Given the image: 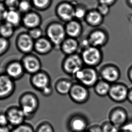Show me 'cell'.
Segmentation results:
<instances>
[{
    "instance_id": "cell-1",
    "label": "cell",
    "mask_w": 132,
    "mask_h": 132,
    "mask_svg": "<svg viewBox=\"0 0 132 132\" xmlns=\"http://www.w3.org/2000/svg\"><path fill=\"white\" fill-rule=\"evenodd\" d=\"M19 107L25 114L26 120L34 117L39 108V100L34 93L26 92L21 95L19 100Z\"/></svg>"
},
{
    "instance_id": "cell-2",
    "label": "cell",
    "mask_w": 132,
    "mask_h": 132,
    "mask_svg": "<svg viewBox=\"0 0 132 132\" xmlns=\"http://www.w3.org/2000/svg\"><path fill=\"white\" fill-rule=\"evenodd\" d=\"M45 32L46 37L53 44L54 48L60 49L67 36L65 26L58 23H54L48 25Z\"/></svg>"
},
{
    "instance_id": "cell-3",
    "label": "cell",
    "mask_w": 132,
    "mask_h": 132,
    "mask_svg": "<svg viewBox=\"0 0 132 132\" xmlns=\"http://www.w3.org/2000/svg\"><path fill=\"white\" fill-rule=\"evenodd\" d=\"M77 82L88 88L94 87L99 80V74L94 67L86 66L74 75Z\"/></svg>"
},
{
    "instance_id": "cell-4",
    "label": "cell",
    "mask_w": 132,
    "mask_h": 132,
    "mask_svg": "<svg viewBox=\"0 0 132 132\" xmlns=\"http://www.w3.org/2000/svg\"><path fill=\"white\" fill-rule=\"evenodd\" d=\"M80 55L84 64L94 68L100 64L103 58L100 48L91 46L83 49Z\"/></svg>"
},
{
    "instance_id": "cell-5",
    "label": "cell",
    "mask_w": 132,
    "mask_h": 132,
    "mask_svg": "<svg viewBox=\"0 0 132 132\" xmlns=\"http://www.w3.org/2000/svg\"><path fill=\"white\" fill-rule=\"evenodd\" d=\"M83 64L80 55L76 53L67 55L62 63V68L65 73L74 76L83 67Z\"/></svg>"
},
{
    "instance_id": "cell-6",
    "label": "cell",
    "mask_w": 132,
    "mask_h": 132,
    "mask_svg": "<svg viewBox=\"0 0 132 132\" xmlns=\"http://www.w3.org/2000/svg\"><path fill=\"white\" fill-rule=\"evenodd\" d=\"M34 42L28 32H20L16 37V45L19 52L26 55L34 51Z\"/></svg>"
},
{
    "instance_id": "cell-7",
    "label": "cell",
    "mask_w": 132,
    "mask_h": 132,
    "mask_svg": "<svg viewBox=\"0 0 132 132\" xmlns=\"http://www.w3.org/2000/svg\"><path fill=\"white\" fill-rule=\"evenodd\" d=\"M20 61L25 73L31 75L42 70L41 61L39 57L33 54L25 55Z\"/></svg>"
},
{
    "instance_id": "cell-8",
    "label": "cell",
    "mask_w": 132,
    "mask_h": 132,
    "mask_svg": "<svg viewBox=\"0 0 132 132\" xmlns=\"http://www.w3.org/2000/svg\"><path fill=\"white\" fill-rule=\"evenodd\" d=\"M68 127L71 132H85L89 127L88 120L82 114H74L68 120Z\"/></svg>"
},
{
    "instance_id": "cell-9",
    "label": "cell",
    "mask_w": 132,
    "mask_h": 132,
    "mask_svg": "<svg viewBox=\"0 0 132 132\" xmlns=\"http://www.w3.org/2000/svg\"><path fill=\"white\" fill-rule=\"evenodd\" d=\"M69 95L74 102L79 104L86 103L89 98L88 88L78 82L73 84Z\"/></svg>"
},
{
    "instance_id": "cell-10",
    "label": "cell",
    "mask_w": 132,
    "mask_h": 132,
    "mask_svg": "<svg viewBox=\"0 0 132 132\" xmlns=\"http://www.w3.org/2000/svg\"><path fill=\"white\" fill-rule=\"evenodd\" d=\"M15 89L14 81L5 73L0 74V100L10 97L14 93Z\"/></svg>"
},
{
    "instance_id": "cell-11",
    "label": "cell",
    "mask_w": 132,
    "mask_h": 132,
    "mask_svg": "<svg viewBox=\"0 0 132 132\" xmlns=\"http://www.w3.org/2000/svg\"><path fill=\"white\" fill-rule=\"evenodd\" d=\"M129 89L125 84L115 83L111 84L109 96L111 100L117 103H122L127 100Z\"/></svg>"
},
{
    "instance_id": "cell-12",
    "label": "cell",
    "mask_w": 132,
    "mask_h": 132,
    "mask_svg": "<svg viewBox=\"0 0 132 132\" xmlns=\"http://www.w3.org/2000/svg\"><path fill=\"white\" fill-rule=\"evenodd\" d=\"M9 125L16 127L25 123L26 120L25 114L19 106H11L5 111Z\"/></svg>"
},
{
    "instance_id": "cell-13",
    "label": "cell",
    "mask_w": 132,
    "mask_h": 132,
    "mask_svg": "<svg viewBox=\"0 0 132 132\" xmlns=\"http://www.w3.org/2000/svg\"><path fill=\"white\" fill-rule=\"evenodd\" d=\"M129 120L127 111L121 107L114 108L109 113V121L120 129Z\"/></svg>"
},
{
    "instance_id": "cell-14",
    "label": "cell",
    "mask_w": 132,
    "mask_h": 132,
    "mask_svg": "<svg viewBox=\"0 0 132 132\" xmlns=\"http://www.w3.org/2000/svg\"><path fill=\"white\" fill-rule=\"evenodd\" d=\"M30 82L33 88L40 92L51 85L50 76L47 72L42 70L31 75Z\"/></svg>"
},
{
    "instance_id": "cell-15",
    "label": "cell",
    "mask_w": 132,
    "mask_h": 132,
    "mask_svg": "<svg viewBox=\"0 0 132 132\" xmlns=\"http://www.w3.org/2000/svg\"><path fill=\"white\" fill-rule=\"evenodd\" d=\"M25 73L20 61H12L5 67V73L14 81L21 79Z\"/></svg>"
},
{
    "instance_id": "cell-16",
    "label": "cell",
    "mask_w": 132,
    "mask_h": 132,
    "mask_svg": "<svg viewBox=\"0 0 132 132\" xmlns=\"http://www.w3.org/2000/svg\"><path fill=\"white\" fill-rule=\"evenodd\" d=\"M100 76L102 79L112 84L116 83L120 79V72L119 68L114 65H106L101 70Z\"/></svg>"
},
{
    "instance_id": "cell-17",
    "label": "cell",
    "mask_w": 132,
    "mask_h": 132,
    "mask_svg": "<svg viewBox=\"0 0 132 132\" xmlns=\"http://www.w3.org/2000/svg\"><path fill=\"white\" fill-rule=\"evenodd\" d=\"M108 38L107 33L102 29H98L91 32L87 39L91 46L100 48L107 43Z\"/></svg>"
},
{
    "instance_id": "cell-18",
    "label": "cell",
    "mask_w": 132,
    "mask_h": 132,
    "mask_svg": "<svg viewBox=\"0 0 132 132\" xmlns=\"http://www.w3.org/2000/svg\"><path fill=\"white\" fill-rule=\"evenodd\" d=\"M53 49L54 45L46 36L35 41L34 51L40 55H46L52 52Z\"/></svg>"
},
{
    "instance_id": "cell-19",
    "label": "cell",
    "mask_w": 132,
    "mask_h": 132,
    "mask_svg": "<svg viewBox=\"0 0 132 132\" xmlns=\"http://www.w3.org/2000/svg\"><path fill=\"white\" fill-rule=\"evenodd\" d=\"M80 47V44L77 39L68 37L66 38L60 46V49L66 55L77 53Z\"/></svg>"
},
{
    "instance_id": "cell-20",
    "label": "cell",
    "mask_w": 132,
    "mask_h": 132,
    "mask_svg": "<svg viewBox=\"0 0 132 132\" xmlns=\"http://www.w3.org/2000/svg\"><path fill=\"white\" fill-rule=\"evenodd\" d=\"M65 28L68 37L77 39L82 34V25L77 21L72 20L68 22L65 26Z\"/></svg>"
},
{
    "instance_id": "cell-21",
    "label": "cell",
    "mask_w": 132,
    "mask_h": 132,
    "mask_svg": "<svg viewBox=\"0 0 132 132\" xmlns=\"http://www.w3.org/2000/svg\"><path fill=\"white\" fill-rule=\"evenodd\" d=\"M74 11L71 5L68 4H63L59 6L57 12L60 18L68 23L74 18Z\"/></svg>"
},
{
    "instance_id": "cell-22",
    "label": "cell",
    "mask_w": 132,
    "mask_h": 132,
    "mask_svg": "<svg viewBox=\"0 0 132 132\" xmlns=\"http://www.w3.org/2000/svg\"><path fill=\"white\" fill-rule=\"evenodd\" d=\"M24 27L29 30L39 27L41 20L39 16L34 13H29L25 15L22 20Z\"/></svg>"
},
{
    "instance_id": "cell-23",
    "label": "cell",
    "mask_w": 132,
    "mask_h": 132,
    "mask_svg": "<svg viewBox=\"0 0 132 132\" xmlns=\"http://www.w3.org/2000/svg\"><path fill=\"white\" fill-rule=\"evenodd\" d=\"M73 84L65 79H59L55 84V89L57 93L63 96L69 95Z\"/></svg>"
},
{
    "instance_id": "cell-24",
    "label": "cell",
    "mask_w": 132,
    "mask_h": 132,
    "mask_svg": "<svg viewBox=\"0 0 132 132\" xmlns=\"http://www.w3.org/2000/svg\"><path fill=\"white\" fill-rule=\"evenodd\" d=\"M111 84L109 82L103 79H100L94 87V91L96 94L98 95L99 96L104 97L107 95L108 96L111 89Z\"/></svg>"
},
{
    "instance_id": "cell-25",
    "label": "cell",
    "mask_w": 132,
    "mask_h": 132,
    "mask_svg": "<svg viewBox=\"0 0 132 132\" xmlns=\"http://www.w3.org/2000/svg\"><path fill=\"white\" fill-rule=\"evenodd\" d=\"M86 20L90 26L97 27L102 22V15L98 11H91L86 16Z\"/></svg>"
},
{
    "instance_id": "cell-26",
    "label": "cell",
    "mask_w": 132,
    "mask_h": 132,
    "mask_svg": "<svg viewBox=\"0 0 132 132\" xmlns=\"http://www.w3.org/2000/svg\"><path fill=\"white\" fill-rule=\"evenodd\" d=\"M5 22L12 25L15 28L20 25L21 19L20 14L14 10L7 11L5 19Z\"/></svg>"
},
{
    "instance_id": "cell-27",
    "label": "cell",
    "mask_w": 132,
    "mask_h": 132,
    "mask_svg": "<svg viewBox=\"0 0 132 132\" xmlns=\"http://www.w3.org/2000/svg\"><path fill=\"white\" fill-rule=\"evenodd\" d=\"M15 28L7 22L0 25V36L9 39L14 34Z\"/></svg>"
},
{
    "instance_id": "cell-28",
    "label": "cell",
    "mask_w": 132,
    "mask_h": 132,
    "mask_svg": "<svg viewBox=\"0 0 132 132\" xmlns=\"http://www.w3.org/2000/svg\"><path fill=\"white\" fill-rule=\"evenodd\" d=\"M11 132H35V129L31 124L25 122L21 125L13 127Z\"/></svg>"
},
{
    "instance_id": "cell-29",
    "label": "cell",
    "mask_w": 132,
    "mask_h": 132,
    "mask_svg": "<svg viewBox=\"0 0 132 132\" xmlns=\"http://www.w3.org/2000/svg\"><path fill=\"white\" fill-rule=\"evenodd\" d=\"M35 132H55L53 126L48 121H43L39 124Z\"/></svg>"
},
{
    "instance_id": "cell-30",
    "label": "cell",
    "mask_w": 132,
    "mask_h": 132,
    "mask_svg": "<svg viewBox=\"0 0 132 132\" xmlns=\"http://www.w3.org/2000/svg\"><path fill=\"white\" fill-rule=\"evenodd\" d=\"M10 46L9 40L0 36V56L3 55L8 51Z\"/></svg>"
},
{
    "instance_id": "cell-31",
    "label": "cell",
    "mask_w": 132,
    "mask_h": 132,
    "mask_svg": "<svg viewBox=\"0 0 132 132\" xmlns=\"http://www.w3.org/2000/svg\"><path fill=\"white\" fill-rule=\"evenodd\" d=\"M27 32L34 41L39 39L43 36V30L39 27L29 29Z\"/></svg>"
},
{
    "instance_id": "cell-32",
    "label": "cell",
    "mask_w": 132,
    "mask_h": 132,
    "mask_svg": "<svg viewBox=\"0 0 132 132\" xmlns=\"http://www.w3.org/2000/svg\"><path fill=\"white\" fill-rule=\"evenodd\" d=\"M100 125L103 132H116L120 129L109 120L104 122Z\"/></svg>"
},
{
    "instance_id": "cell-33",
    "label": "cell",
    "mask_w": 132,
    "mask_h": 132,
    "mask_svg": "<svg viewBox=\"0 0 132 132\" xmlns=\"http://www.w3.org/2000/svg\"><path fill=\"white\" fill-rule=\"evenodd\" d=\"M124 132H132V120H129L120 129Z\"/></svg>"
},
{
    "instance_id": "cell-34",
    "label": "cell",
    "mask_w": 132,
    "mask_h": 132,
    "mask_svg": "<svg viewBox=\"0 0 132 132\" xmlns=\"http://www.w3.org/2000/svg\"><path fill=\"white\" fill-rule=\"evenodd\" d=\"M9 125V121L5 113H0V126H8Z\"/></svg>"
},
{
    "instance_id": "cell-35",
    "label": "cell",
    "mask_w": 132,
    "mask_h": 132,
    "mask_svg": "<svg viewBox=\"0 0 132 132\" xmlns=\"http://www.w3.org/2000/svg\"><path fill=\"white\" fill-rule=\"evenodd\" d=\"M86 15V11L82 8H77L74 11V17L80 20L84 18Z\"/></svg>"
},
{
    "instance_id": "cell-36",
    "label": "cell",
    "mask_w": 132,
    "mask_h": 132,
    "mask_svg": "<svg viewBox=\"0 0 132 132\" xmlns=\"http://www.w3.org/2000/svg\"><path fill=\"white\" fill-rule=\"evenodd\" d=\"M87 132H103L101 125H94L89 126L86 131Z\"/></svg>"
},
{
    "instance_id": "cell-37",
    "label": "cell",
    "mask_w": 132,
    "mask_h": 132,
    "mask_svg": "<svg viewBox=\"0 0 132 132\" xmlns=\"http://www.w3.org/2000/svg\"><path fill=\"white\" fill-rule=\"evenodd\" d=\"M6 5L11 10H14L18 5L17 0H7Z\"/></svg>"
},
{
    "instance_id": "cell-38",
    "label": "cell",
    "mask_w": 132,
    "mask_h": 132,
    "mask_svg": "<svg viewBox=\"0 0 132 132\" xmlns=\"http://www.w3.org/2000/svg\"><path fill=\"white\" fill-rule=\"evenodd\" d=\"M99 12L102 15H105L109 13V9L108 5L101 4V5L98 8Z\"/></svg>"
},
{
    "instance_id": "cell-39",
    "label": "cell",
    "mask_w": 132,
    "mask_h": 132,
    "mask_svg": "<svg viewBox=\"0 0 132 132\" xmlns=\"http://www.w3.org/2000/svg\"><path fill=\"white\" fill-rule=\"evenodd\" d=\"M53 92V88L52 87L51 85L48 86L47 88H45V89H43L40 92L42 94L45 96H49L51 95Z\"/></svg>"
},
{
    "instance_id": "cell-40",
    "label": "cell",
    "mask_w": 132,
    "mask_h": 132,
    "mask_svg": "<svg viewBox=\"0 0 132 132\" xmlns=\"http://www.w3.org/2000/svg\"><path fill=\"white\" fill-rule=\"evenodd\" d=\"M34 2L37 7L43 8L47 5L48 0H34Z\"/></svg>"
},
{
    "instance_id": "cell-41",
    "label": "cell",
    "mask_w": 132,
    "mask_h": 132,
    "mask_svg": "<svg viewBox=\"0 0 132 132\" xmlns=\"http://www.w3.org/2000/svg\"><path fill=\"white\" fill-rule=\"evenodd\" d=\"M7 12L3 5L0 4V20H5Z\"/></svg>"
},
{
    "instance_id": "cell-42",
    "label": "cell",
    "mask_w": 132,
    "mask_h": 132,
    "mask_svg": "<svg viewBox=\"0 0 132 132\" xmlns=\"http://www.w3.org/2000/svg\"><path fill=\"white\" fill-rule=\"evenodd\" d=\"M19 7L21 11H26L29 10L30 5L27 2L24 1V2H22L19 4Z\"/></svg>"
},
{
    "instance_id": "cell-43",
    "label": "cell",
    "mask_w": 132,
    "mask_h": 132,
    "mask_svg": "<svg viewBox=\"0 0 132 132\" xmlns=\"http://www.w3.org/2000/svg\"><path fill=\"white\" fill-rule=\"evenodd\" d=\"M114 1V0H100V2L101 4L108 5L112 3Z\"/></svg>"
},
{
    "instance_id": "cell-44",
    "label": "cell",
    "mask_w": 132,
    "mask_h": 132,
    "mask_svg": "<svg viewBox=\"0 0 132 132\" xmlns=\"http://www.w3.org/2000/svg\"><path fill=\"white\" fill-rule=\"evenodd\" d=\"M8 126H0V132H11Z\"/></svg>"
},
{
    "instance_id": "cell-45",
    "label": "cell",
    "mask_w": 132,
    "mask_h": 132,
    "mask_svg": "<svg viewBox=\"0 0 132 132\" xmlns=\"http://www.w3.org/2000/svg\"><path fill=\"white\" fill-rule=\"evenodd\" d=\"M127 100H128L129 102L132 104V88L131 89H129V94L128 96Z\"/></svg>"
},
{
    "instance_id": "cell-46",
    "label": "cell",
    "mask_w": 132,
    "mask_h": 132,
    "mask_svg": "<svg viewBox=\"0 0 132 132\" xmlns=\"http://www.w3.org/2000/svg\"><path fill=\"white\" fill-rule=\"evenodd\" d=\"M128 77L129 79L132 83V66L129 69L128 72Z\"/></svg>"
},
{
    "instance_id": "cell-47",
    "label": "cell",
    "mask_w": 132,
    "mask_h": 132,
    "mask_svg": "<svg viewBox=\"0 0 132 132\" xmlns=\"http://www.w3.org/2000/svg\"><path fill=\"white\" fill-rule=\"evenodd\" d=\"M116 132H123V131H122L121 130H120V129H119V130L118 131H117Z\"/></svg>"
},
{
    "instance_id": "cell-48",
    "label": "cell",
    "mask_w": 132,
    "mask_h": 132,
    "mask_svg": "<svg viewBox=\"0 0 132 132\" xmlns=\"http://www.w3.org/2000/svg\"><path fill=\"white\" fill-rule=\"evenodd\" d=\"M129 1H130V2L132 4V0H129Z\"/></svg>"
},
{
    "instance_id": "cell-49",
    "label": "cell",
    "mask_w": 132,
    "mask_h": 132,
    "mask_svg": "<svg viewBox=\"0 0 132 132\" xmlns=\"http://www.w3.org/2000/svg\"><path fill=\"white\" fill-rule=\"evenodd\" d=\"M87 132L86 131H85V132Z\"/></svg>"
},
{
    "instance_id": "cell-50",
    "label": "cell",
    "mask_w": 132,
    "mask_h": 132,
    "mask_svg": "<svg viewBox=\"0 0 132 132\" xmlns=\"http://www.w3.org/2000/svg\"></svg>"
}]
</instances>
